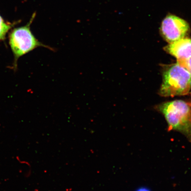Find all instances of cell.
<instances>
[{
	"label": "cell",
	"instance_id": "1",
	"mask_svg": "<svg viewBox=\"0 0 191 191\" xmlns=\"http://www.w3.org/2000/svg\"><path fill=\"white\" fill-rule=\"evenodd\" d=\"M168 123L169 130L180 132L191 142V108L184 101L176 100L159 107Z\"/></svg>",
	"mask_w": 191,
	"mask_h": 191
},
{
	"label": "cell",
	"instance_id": "2",
	"mask_svg": "<svg viewBox=\"0 0 191 191\" xmlns=\"http://www.w3.org/2000/svg\"><path fill=\"white\" fill-rule=\"evenodd\" d=\"M191 89V75L187 69L176 63L166 68L163 74L160 94L174 97L187 94Z\"/></svg>",
	"mask_w": 191,
	"mask_h": 191
},
{
	"label": "cell",
	"instance_id": "3",
	"mask_svg": "<svg viewBox=\"0 0 191 191\" xmlns=\"http://www.w3.org/2000/svg\"><path fill=\"white\" fill-rule=\"evenodd\" d=\"M35 16L34 14L26 26L14 29L10 34V44L16 61L20 57L39 47L46 48L52 52L55 51L54 48L39 42L31 31L30 25Z\"/></svg>",
	"mask_w": 191,
	"mask_h": 191
},
{
	"label": "cell",
	"instance_id": "4",
	"mask_svg": "<svg viewBox=\"0 0 191 191\" xmlns=\"http://www.w3.org/2000/svg\"><path fill=\"white\" fill-rule=\"evenodd\" d=\"M189 30V26L185 20L175 15L169 14L161 23V35L169 44L184 38Z\"/></svg>",
	"mask_w": 191,
	"mask_h": 191
},
{
	"label": "cell",
	"instance_id": "5",
	"mask_svg": "<svg viewBox=\"0 0 191 191\" xmlns=\"http://www.w3.org/2000/svg\"><path fill=\"white\" fill-rule=\"evenodd\" d=\"M164 49L176 58L177 63L180 64L191 58V39L183 38L170 43Z\"/></svg>",
	"mask_w": 191,
	"mask_h": 191
},
{
	"label": "cell",
	"instance_id": "6",
	"mask_svg": "<svg viewBox=\"0 0 191 191\" xmlns=\"http://www.w3.org/2000/svg\"><path fill=\"white\" fill-rule=\"evenodd\" d=\"M11 27V25L5 23L0 16V40L5 39L6 35Z\"/></svg>",
	"mask_w": 191,
	"mask_h": 191
},
{
	"label": "cell",
	"instance_id": "7",
	"mask_svg": "<svg viewBox=\"0 0 191 191\" xmlns=\"http://www.w3.org/2000/svg\"><path fill=\"white\" fill-rule=\"evenodd\" d=\"M179 64L187 69L191 75V58L185 62Z\"/></svg>",
	"mask_w": 191,
	"mask_h": 191
},
{
	"label": "cell",
	"instance_id": "8",
	"mask_svg": "<svg viewBox=\"0 0 191 191\" xmlns=\"http://www.w3.org/2000/svg\"><path fill=\"white\" fill-rule=\"evenodd\" d=\"M135 191H151L147 188L142 187L138 189Z\"/></svg>",
	"mask_w": 191,
	"mask_h": 191
}]
</instances>
